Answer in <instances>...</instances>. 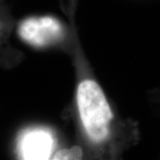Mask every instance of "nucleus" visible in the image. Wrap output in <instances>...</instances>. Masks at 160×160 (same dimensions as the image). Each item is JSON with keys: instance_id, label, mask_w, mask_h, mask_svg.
I'll return each mask as SVG.
<instances>
[{"instance_id": "obj_1", "label": "nucleus", "mask_w": 160, "mask_h": 160, "mask_svg": "<svg viewBox=\"0 0 160 160\" xmlns=\"http://www.w3.org/2000/svg\"><path fill=\"white\" fill-rule=\"evenodd\" d=\"M77 103L82 122L92 140L101 142L108 134L113 114L102 91L95 82L85 80L77 91Z\"/></svg>"}, {"instance_id": "obj_2", "label": "nucleus", "mask_w": 160, "mask_h": 160, "mask_svg": "<svg viewBox=\"0 0 160 160\" xmlns=\"http://www.w3.org/2000/svg\"><path fill=\"white\" fill-rule=\"evenodd\" d=\"M22 39L35 46H45L61 39L63 27L59 20L52 17H31L23 20L19 26Z\"/></svg>"}, {"instance_id": "obj_3", "label": "nucleus", "mask_w": 160, "mask_h": 160, "mask_svg": "<svg viewBox=\"0 0 160 160\" xmlns=\"http://www.w3.org/2000/svg\"><path fill=\"white\" fill-rule=\"evenodd\" d=\"M53 139L42 130L28 131L19 140L20 157L23 159H48L51 156Z\"/></svg>"}, {"instance_id": "obj_4", "label": "nucleus", "mask_w": 160, "mask_h": 160, "mask_svg": "<svg viewBox=\"0 0 160 160\" xmlns=\"http://www.w3.org/2000/svg\"><path fill=\"white\" fill-rule=\"evenodd\" d=\"M82 156V149L78 146H74L71 149L62 150L54 155L53 159L66 160V159H80Z\"/></svg>"}]
</instances>
